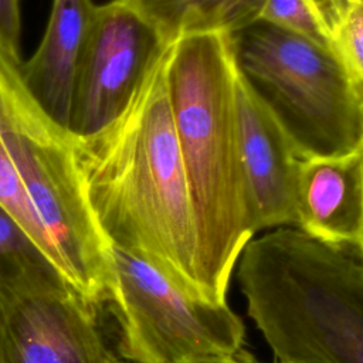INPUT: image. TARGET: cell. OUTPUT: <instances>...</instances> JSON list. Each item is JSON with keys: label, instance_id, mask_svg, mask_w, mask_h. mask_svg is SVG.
Instances as JSON below:
<instances>
[{"label": "cell", "instance_id": "19", "mask_svg": "<svg viewBox=\"0 0 363 363\" xmlns=\"http://www.w3.org/2000/svg\"><path fill=\"white\" fill-rule=\"evenodd\" d=\"M362 155H363V147H362ZM359 245H360V248H362V251H363V234H362V238H360Z\"/></svg>", "mask_w": 363, "mask_h": 363}, {"label": "cell", "instance_id": "18", "mask_svg": "<svg viewBox=\"0 0 363 363\" xmlns=\"http://www.w3.org/2000/svg\"><path fill=\"white\" fill-rule=\"evenodd\" d=\"M193 363H255L247 353L242 350L231 354V356H220V357H207L201 360H196Z\"/></svg>", "mask_w": 363, "mask_h": 363}, {"label": "cell", "instance_id": "1", "mask_svg": "<svg viewBox=\"0 0 363 363\" xmlns=\"http://www.w3.org/2000/svg\"><path fill=\"white\" fill-rule=\"evenodd\" d=\"M166 52L113 122L92 135H74L75 160L112 245L147 259L187 294L224 303L227 294L200 245L169 101Z\"/></svg>", "mask_w": 363, "mask_h": 363}, {"label": "cell", "instance_id": "8", "mask_svg": "<svg viewBox=\"0 0 363 363\" xmlns=\"http://www.w3.org/2000/svg\"><path fill=\"white\" fill-rule=\"evenodd\" d=\"M167 48L122 0L95 6L75 72L68 130L86 136L113 122Z\"/></svg>", "mask_w": 363, "mask_h": 363}, {"label": "cell", "instance_id": "9", "mask_svg": "<svg viewBox=\"0 0 363 363\" xmlns=\"http://www.w3.org/2000/svg\"><path fill=\"white\" fill-rule=\"evenodd\" d=\"M235 109L242 173L254 233L296 225L299 157L288 138L237 75Z\"/></svg>", "mask_w": 363, "mask_h": 363}, {"label": "cell", "instance_id": "5", "mask_svg": "<svg viewBox=\"0 0 363 363\" xmlns=\"http://www.w3.org/2000/svg\"><path fill=\"white\" fill-rule=\"evenodd\" d=\"M20 61L0 48V138L61 255L67 281L92 305L108 302L112 244L84 190L74 135L27 91Z\"/></svg>", "mask_w": 363, "mask_h": 363}, {"label": "cell", "instance_id": "21", "mask_svg": "<svg viewBox=\"0 0 363 363\" xmlns=\"http://www.w3.org/2000/svg\"><path fill=\"white\" fill-rule=\"evenodd\" d=\"M115 363H118V362H115Z\"/></svg>", "mask_w": 363, "mask_h": 363}, {"label": "cell", "instance_id": "14", "mask_svg": "<svg viewBox=\"0 0 363 363\" xmlns=\"http://www.w3.org/2000/svg\"><path fill=\"white\" fill-rule=\"evenodd\" d=\"M0 207L27 235L35 250L65 278L61 255L44 227L34 203L0 138ZM67 279V278H65Z\"/></svg>", "mask_w": 363, "mask_h": 363}, {"label": "cell", "instance_id": "10", "mask_svg": "<svg viewBox=\"0 0 363 363\" xmlns=\"http://www.w3.org/2000/svg\"><path fill=\"white\" fill-rule=\"evenodd\" d=\"M296 228L322 241L359 244L363 234L362 150L299 159L295 176Z\"/></svg>", "mask_w": 363, "mask_h": 363}, {"label": "cell", "instance_id": "12", "mask_svg": "<svg viewBox=\"0 0 363 363\" xmlns=\"http://www.w3.org/2000/svg\"><path fill=\"white\" fill-rule=\"evenodd\" d=\"M170 47L200 34H230L258 20L267 0H122Z\"/></svg>", "mask_w": 363, "mask_h": 363}, {"label": "cell", "instance_id": "16", "mask_svg": "<svg viewBox=\"0 0 363 363\" xmlns=\"http://www.w3.org/2000/svg\"><path fill=\"white\" fill-rule=\"evenodd\" d=\"M21 17L20 0H0V48L20 58Z\"/></svg>", "mask_w": 363, "mask_h": 363}, {"label": "cell", "instance_id": "20", "mask_svg": "<svg viewBox=\"0 0 363 363\" xmlns=\"http://www.w3.org/2000/svg\"><path fill=\"white\" fill-rule=\"evenodd\" d=\"M360 1H363V0H360Z\"/></svg>", "mask_w": 363, "mask_h": 363}, {"label": "cell", "instance_id": "11", "mask_svg": "<svg viewBox=\"0 0 363 363\" xmlns=\"http://www.w3.org/2000/svg\"><path fill=\"white\" fill-rule=\"evenodd\" d=\"M94 10L92 0H52L50 20L37 51L18 64L27 91L67 129L75 72Z\"/></svg>", "mask_w": 363, "mask_h": 363}, {"label": "cell", "instance_id": "17", "mask_svg": "<svg viewBox=\"0 0 363 363\" xmlns=\"http://www.w3.org/2000/svg\"><path fill=\"white\" fill-rule=\"evenodd\" d=\"M28 251L37 250L11 217L0 207V258Z\"/></svg>", "mask_w": 363, "mask_h": 363}, {"label": "cell", "instance_id": "2", "mask_svg": "<svg viewBox=\"0 0 363 363\" xmlns=\"http://www.w3.org/2000/svg\"><path fill=\"white\" fill-rule=\"evenodd\" d=\"M237 278L277 363H363V251L279 227L250 240Z\"/></svg>", "mask_w": 363, "mask_h": 363}, {"label": "cell", "instance_id": "4", "mask_svg": "<svg viewBox=\"0 0 363 363\" xmlns=\"http://www.w3.org/2000/svg\"><path fill=\"white\" fill-rule=\"evenodd\" d=\"M225 35L238 78L299 159L362 150L363 98L332 48L264 18Z\"/></svg>", "mask_w": 363, "mask_h": 363}, {"label": "cell", "instance_id": "6", "mask_svg": "<svg viewBox=\"0 0 363 363\" xmlns=\"http://www.w3.org/2000/svg\"><path fill=\"white\" fill-rule=\"evenodd\" d=\"M108 302L119 353L133 363H193L241 352L245 329L227 305L187 294L147 259L112 245Z\"/></svg>", "mask_w": 363, "mask_h": 363}, {"label": "cell", "instance_id": "3", "mask_svg": "<svg viewBox=\"0 0 363 363\" xmlns=\"http://www.w3.org/2000/svg\"><path fill=\"white\" fill-rule=\"evenodd\" d=\"M164 68L203 257L227 294L231 272L255 234L238 143L237 72L227 35L177 40L167 48Z\"/></svg>", "mask_w": 363, "mask_h": 363}, {"label": "cell", "instance_id": "7", "mask_svg": "<svg viewBox=\"0 0 363 363\" xmlns=\"http://www.w3.org/2000/svg\"><path fill=\"white\" fill-rule=\"evenodd\" d=\"M94 306L38 251L0 258V363H115Z\"/></svg>", "mask_w": 363, "mask_h": 363}, {"label": "cell", "instance_id": "15", "mask_svg": "<svg viewBox=\"0 0 363 363\" xmlns=\"http://www.w3.org/2000/svg\"><path fill=\"white\" fill-rule=\"evenodd\" d=\"M259 18L332 48L309 0H267Z\"/></svg>", "mask_w": 363, "mask_h": 363}, {"label": "cell", "instance_id": "13", "mask_svg": "<svg viewBox=\"0 0 363 363\" xmlns=\"http://www.w3.org/2000/svg\"><path fill=\"white\" fill-rule=\"evenodd\" d=\"M330 47L363 98V1L309 0Z\"/></svg>", "mask_w": 363, "mask_h": 363}]
</instances>
